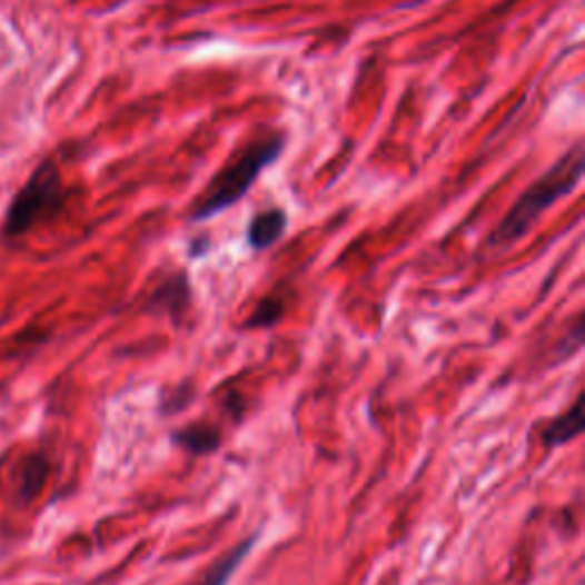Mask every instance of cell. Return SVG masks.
Segmentation results:
<instances>
[{
	"label": "cell",
	"mask_w": 585,
	"mask_h": 585,
	"mask_svg": "<svg viewBox=\"0 0 585 585\" xmlns=\"http://www.w3.org/2000/svg\"><path fill=\"white\" fill-rule=\"evenodd\" d=\"M284 145V133H268L247 142L240 151H236L234 158L211 179V184L206 186V190L195 201L190 220H211L218 214H225L236 201H240L264 175L266 167L281 156Z\"/></svg>",
	"instance_id": "obj_2"
},
{
	"label": "cell",
	"mask_w": 585,
	"mask_h": 585,
	"mask_svg": "<svg viewBox=\"0 0 585 585\" xmlns=\"http://www.w3.org/2000/svg\"><path fill=\"white\" fill-rule=\"evenodd\" d=\"M288 229V216L281 208H268V211L259 214L252 218L247 227V242L257 252H264V249L272 247Z\"/></svg>",
	"instance_id": "obj_5"
},
{
	"label": "cell",
	"mask_w": 585,
	"mask_h": 585,
	"mask_svg": "<svg viewBox=\"0 0 585 585\" xmlns=\"http://www.w3.org/2000/svg\"><path fill=\"white\" fill-rule=\"evenodd\" d=\"M47 472L49 469H47L44 457H39V455L28 457L26 467L21 469V480H19V498L21 500H30L39 492L41 483H44V478H47Z\"/></svg>",
	"instance_id": "obj_9"
},
{
	"label": "cell",
	"mask_w": 585,
	"mask_h": 585,
	"mask_svg": "<svg viewBox=\"0 0 585 585\" xmlns=\"http://www.w3.org/2000/svg\"><path fill=\"white\" fill-rule=\"evenodd\" d=\"M583 398L578 396L574 405L556 416L554 422L547 424V428L542 430V442H545L547 448H558L563 444L574 442L583 433Z\"/></svg>",
	"instance_id": "obj_6"
},
{
	"label": "cell",
	"mask_w": 585,
	"mask_h": 585,
	"mask_svg": "<svg viewBox=\"0 0 585 585\" xmlns=\"http://www.w3.org/2000/svg\"><path fill=\"white\" fill-rule=\"evenodd\" d=\"M190 303V284L186 272H177L172 277H167L151 296L149 309L156 314H167L170 318H179V314L188 307Z\"/></svg>",
	"instance_id": "obj_4"
},
{
	"label": "cell",
	"mask_w": 585,
	"mask_h": 585,
	"mask_svg": "<svg viewBox=\"0 0 585 585\" xmlns=\"http://www.w3.org/2000/svg\"><path fill=\"white\" fill-rule=\"evenodd\" d=\"M583 167V147L574 145L549 172L542 175L524 190V195L515 201L506 218L498 222V227L489 236V245L496 249H506L519 242L533 229V225L545 216V211H549L558 199L567 197L578 186Z\"/></svg>",
	"instance_id": "obj_1"
},
{
	"label": "cell",
	"mask_w": 585,
	"mask_h": 585,
	"mask_svg": "<svg viewBox=\"0 0 585 585\" xmlns=\"http://www.w3.org/2000/svg\"><path fill=\"white\" fill-rule=\"evenodd\" d=\"M172 444L192 453V455H211L220 448L222 435L218 428L208 426V424H190L184 428H177L170 435Z\"/></svg>",
	"instance_id": "obj_7"
},
{
	"label": "cell",
	"mask_w": 585,
	"mask_h": 585,
	"mask_svg": "<svg viewBox=\"0 0 585 585\" xmlns=\"http://www.w3.org/2000/svg\"><path fill=\"white\" fill-rule=\"evenodd\" d=\"M281 314H284V303L277 300V298H275V300H272V298H266V300H261V303L257 305L255 314L249 316V320L245 323V327H247V329L270 327V325H275V323L281 318Z\"/></svg>",
	"instance_id": "obj_10"
},
{
	"label": "cell",
	"mask_w": 585,
	"mask_h": 585,
	"mask_svg": "<svg viewBox=\"0 0 585 585\" xmlns=\"http://www.w3.org/2000/svg\"><path fill=\"white\" fill-rule=\"evenodd\" d=\"M62 201H65V188L58 167L51 160H44L26 181V186L19 190V195L12 199L3 225L6 236L10 238L23 236L39 220L56 214Z\"/></svg>",
	"instance_id": "obj_3"
},
{
	"label": "cell",
	"mask_w": 585,
	"mask_h": 585,
	"mask_svg": "<svg viewBox=\"0 0 585 585\" xmlns=\"http://www.w3.org/2000/svg\"><path fill=\"white\" fill-rule=\"evenodd\" d=\"M259 535H249L247 539H242L238 547H234L227 556H222L211 569H208V574L204 576V581L199 585H227L229 578L234 576V572L240 567V563L245 561V556L252 552V547L257 545Z\"/></svg>",
	"instance_id": "obj_8"
}]
</instances>
